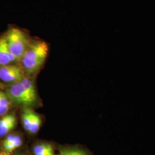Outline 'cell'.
Listing matches in <instances>:
<instances>
[{"mask_svg":"<svg viewBox=\"0 0 155 155\" xmlns=\"http://www.w3.org/2000/svg\"><path fill=\"white\" fill-rule=\"evenodd\" d=\"M48 51V45L45 41L32 40L19 63L26 76L32 77L39 72L47 59Z\"/></svg>","mask_w":155,"mask_h":155,"instance_id":"6da1fadb","label":"cell"},{"mask_svg":"<svg viewBox=\"0 0 155 155\" xmlns=\"http://www.w3.org/2000/svg\"><path fill=\"white\" fill-rule=\"evenodd\" d=\"M5 93L12 103L24 108H31L39 102L35 83L31 77L26 76L21 81L10 84Z\"/></svg>","mask_w":155,"mask_h":155,"instance_id":"7a4b0ae2","label":"cell"},{"mask_svg":"<svg viewBox=\"0 0 155 155\" xmlns=\"http://www.w3.org/2000/svg\"><path fill=\"white\" fill-rule=\"evenodd\" d=\"M4 35L10 51L20 63L32 39L27 32L16 27L9 28Z\"/></svg>","mask_w":155,"mask_h":155,"instance_id":"3957f363","label":"cell"},{"mask_svg":"<svg viewBox=\"0 0 155 155\" xmlns=\"http://www.w3.org/2000/svg\"><path fill=\"white\" fill-rule=\"evenodd\" d=\"M25 77L20 63L0 66L1 82L11 84L21 81Z\"/></svg>","mask_w":155,"mask_h":155,"instance_id":"277c9868","label":"cell"},{"mask_svg":"<svg viewBox=\"0 0 155 155\" xmlns=\"http://www.w3.org/2000/svg\"><path fill=\"white\" fill-rule=\"evenodd\" d=\"M22 125L24 129L31 134H36L41 125V119L39 114L31 108H24L21 116Z\"/></svg>","mask_w":155,"mask_h":155,"instance_id":"5b68a950","label":"cell"},{"mask_svg":"<svg viewBox=\"0 0 155 155\" xmlns=\"http://www.w3.org/2000/svg\"><path fill=\"white\" fill-rule=\"evenodd\" d=\"M19 63L10 51L4 34L0 36V66Z\"/></svg>","mask_w":155,"mask_h":155,"instance_id":"8992f818","label":"cell"},{"mask_svg":"<svg viewBox=\"0 0 155 155\" xmlns=\"http://www.w3.org/2000/svg\"><path fill=\"white\" fill-rule=\"evenodd\" d=\"M16 118L13 114H7L0 120V137L6 136L16 127Z\"/></svg>","mask_w":155,"mask_h":155,"instance_id":"52a82bcc","label":"cell"},{"mask_svg":"<svg viewBox=\"0 0 155 155\" xmlns=\"http://www.w3.org/2000/svg\"><path fill=\"white\" fill-rule=\"evenodd\" d=\"M22 139L17 135L8 134L3 142V147L6 152L10 153L21 146Z\"/></svg>","mask_w":155,"mask_h":155,"instance_id":"ba28073f","label":"cell"},{"mask_svg":"<svg viewBox=\"0 0 155 155\" xmlns=\"http://www.w3.org/2000/svg\"><path fill=\"white\" fill-rule=\"evenodd\" d=\"M12 104L11 101L5 92L0 90V117L7 114Z\"/></svg>","mask_w":155,"mask_h":155,"instance_id":"9c48e42d","label":"cell"},{"mask_svg":"<svg viewBox=\"0 0 155 155\" xmlns=\"http://www.w3.org/2000/svg\"><path fill=\"white\" fill-rule=\"evenodd\" d=\"M34 155H55L52 146L48 143L36 145L33 149Z\"/></svg>","mask_w":155,"mask_h":155,"instance_id":"30bf717a","label":"cell"},{"mask_svg":"<svg viewBox=\"0 0 155 155\" xmlns=\"http://www.w3.org/2000/svg\"><path fill=\"white\" fill-rule=\"evenodd\" d=\"M58 155H91L89 152L83 148L72 147L62 148Z\"/></svg>","mask_w":155,"mask_h":155,"instance_id":"8fae6325","label":"cell"},{"mask_svg":"<svg viewBox=\"0 0 155 155\" xmlns=\"http://www.w3.org/2000/svg\"><path fill=\"white\" fill-rule=\"evenodd\" d=\"M0 155H10V154L6 152H2L0 153Z\"/></svg>","mask_w":155,"mask_h":155,"instance_id":"7c38bea8","label":"cell"},{"mask_svg":"<svg viewBox=\"0 0 155 155\" xmlns=\"http://www.w3.org/2000/svg\"><path fill=\"white\" fill-rule=\"evenodd\" d=\"M2 87H3V85H2V84L1 81H0V89H2Z\"/></svg>","mask_w":155,"mask_h":155,"instance_id":"4fadbf2b","label":"cell"},{"mask_svg":"<svg viewBox=\"0 0 155 155\" xmlns=\"http://www.w3.org/2000/svg\"><path fill=\"white\" fill-rule=\"evenodd\" d=\"M24 155V154H20V155Z\"/></svg>","mask_w":155,"mask_h":155,"instance_id":"5bb4252c","label":"cell"}]
</instances>
